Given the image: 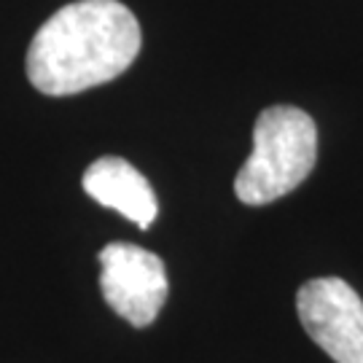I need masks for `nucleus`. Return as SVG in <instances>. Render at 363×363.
Returning a JSON list of instances; mask_svg holds the SVG:
<instances>
[{
    "instance_id": "f257e3e1",
    "label": "nucleus",
    "mask_w": 363,
    "mask_h": 363,
    "mask_svg": "<svg viewBox=\"0 0 363 363\" xmlns=\"http://www.w3.org/2000/svg\"><path fill=\"white\" fill-rule=\"evenodd\" d=\"M140 46V25L124 3L78 0L52 13L33 35L27 78L52 97L78 94L121 76Z\"/></svg>"
},
{
    "instance_id": "f03ea898",
    "label": "nucleus",
    "mask_w": 363,
    "mask_h": 363,
    "mask_svg": "<svg viewBox=\"0 0 363 363\" xmlns=\"http://www.w3.org/2000/svg\"><path fill=\"white\" fill-rule=\"evenodd\" d=\"M318 159V127L294 105L267 108L253 127V154L237 172L234 191L245 205H269L307 181Z\"/></svg>"
},
{
    "instance_id": "7ed1b4c3",
    "label": "nucleus",
    "mask_w": 363,
    "mask_h": 363,
    "mask_svg": "<svg viewBox=\"0 0 363 363\" xmlns=\"http://www.w3.org/2000/svg\"><path fill=\"white\" fill-rule=\"evenodd\" d=\"M304 331L337 363H363V298L342 277H318L298 288Z\"/></svg>"
},
{
    "instance_id": "20e7f679",
    "label": "nucleus",
    "mask_w": 363,
    "mask_h": 363,
    "mask_svg": "<svg viewBox=\"0 0 363 363\" xmlns=\"http://www.w3.org/2000/svg\"><path fill=\"white\" fill-rule=\"evenodd\" d=\"M100 288L127 323L151 325L167 301L164 261L140 245L111 242L100 250Z\"/></svg>"
},
{
    "instance_id": "39448f33",
    "label": "nucleus",
    "mask_w": 363,
    "mask_h": 363,
    "mask_svg": "<svg viewBox=\"0 0 363 363\" xmlns=\"http://www.w3.org/2000/svg\"><path fill=\"white\" fill-rule=\"evenodd\" d=\"M81 183L94 202L135 220L140 229H148L159 216V202L151 183L121 156H103L91 162Z\"/></svg>"
}]
</instances>
